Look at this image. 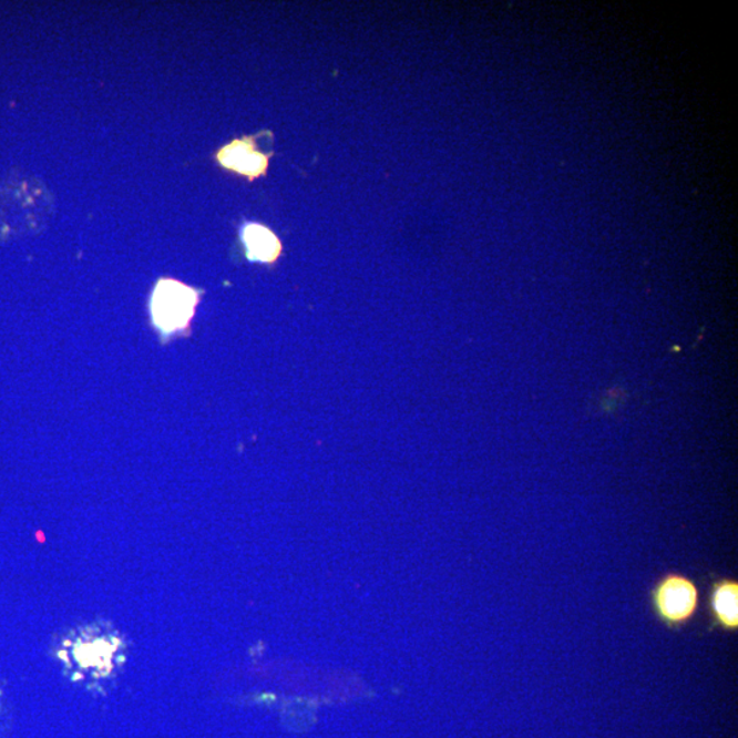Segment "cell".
I'll use <instances>...</instances> for the list:
<instances>
[{
	"label": "cell",
	"instance_id": "1",
	"mask_svg": "<svg viewBox=\"0 0 738 738\" xmlns=\"http://www.w3.org/2000/svg\"><path fill=\"white\" fill-rule=\"evenodd\" d=\"M649 605L662 625L681 629L693 623L699 612V585L683 573H666L656 580L649 591Z\"/></svg>",
	"mask_w": 738,
	"mask_h": 738
},
{
	"label": "cell",
	"instance_id": "3",
	"mask_svg": "<svg viewBox=\"0 0 738 738\" xmlns=\"http://www.w3.org/2000/svg\"><path fill=\"white\" fill-rule=\"evenodd\" d=\"M707 612L710 615L711 629L726 634L738 631V582L730 577L714 580L708 590Z\"/></svg>",
	"mask_w": 738,
	"mask_h": 738
},
{
	"label": "cell",
	"instance_id": "6",
	"mask_svg": "<svg viewBox=\"0 0 738 738\" xmlns=\"http://www.w3.org/2000/svg\"><path fill=\"white\" fill-rule=\"evenodd\" d=\"M626 390L624 388H613L601 398L599 406L603 412H614L615 409L626 400Z\"/></svg>",
	"mask_w": 738,
	"mask_h": 738
},
{
	"label": "cell",
	"instance_id": "4",
	"mask_svg": "<svg viewBox=\"0 0 738 738\" xmlns=\"http://www.w3.org/2000/svg\"><path fill=\"white\" fill-rule=\"evenodd\" d=\"M218 161L222 166L230 170V172L255 180L267 173L269 155L257 151L254 139L245 137L234 140L232 144L224 146L218 152Z\"/></svg>",
	"mask_w": 738,
	"mask_h": 738
},
{
	"label": "cell",
	"instance_id": "2",
	"mask_svg": "<svg viewBox=\"0 0 738 738\" xmlns=\"http://www.w3.org/2000/svg\"><path fill=\"white\" fill-rule=\"evenodd\" d=\"M201 295L175 279L157 283L151 298V314L162 336H174L191 327Z\"/></svg>",
	"mask_w": 738,
	"mask_h": 738
},
{
	"label": "cell",
	"instance_id": "5",
	"mask_svg": "<svg viewBox=\"0 0 738 738\" xmlns=\"http://www.w3.org/2000/svg\"><path fill=\"white\" fill-rule=\"evenodd\" d=\"M246 257L250 262L274 265L283 256V243L268 227L259 224L245 225L242 232Z\"/></svg>",
	"mask_w": 738,
	"mask_h": 738
}]
</instances>
